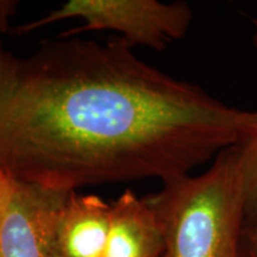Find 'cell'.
<instances>
[{"instance_id": "obj_5", "label": "cell", "mask_w": 257, "mask_h": 257, "mask_svg": "<svg viewBox=\"0 0 257 257\" xmlns=\"http://www.w3.org/2000/svg\"><path fill=\"white\" fill-rule=\"evenodd\" d=\"M111 204L94 194L70 192L57 218L54 252L61 257H102Z\"/></svg>"}, {"instance_id": "obj_9", "label": "cell", "mask_w": 257, "mask_h": 257, "mask_svg": "<svg viewBox=\"0 0 257 257\" xmlns=\"http://www.w3.org/2000/svg\"><path fill=\"white\" fill-rule=\"evenodd\" d=\"M17 3L12 0H0V30L6 31L9 29L10 18L15 16Z\"/></svg>"}, {"instance_id": "obj_10", "label": "cell", "mask_w": 257, "mask_h": 257, "mask_svg": "<svg viewBox=\"0 0 257 257\" xmlns=\"http://www.w3.org/2000/svg\"><path fill=\"white\" fill-rule=\"evenodd\" d=\"M252 23V46L255 47V49L257 51V18H252L251 19Z\"/></svg>"}, {"instance_id": "obj_1", "label": "cell", "mask_w": 257, "mask_h": 257, "mask_svg": "<svg viewBox=\"0 0 257 257\" xmlns=\"http://www.w3.org/2000/svg\"><path fill=\"white\" fill-rule=\"evenodd\" d=\"M257 111L226 105L161 72L123 38L43 41L28 56L0 46V170L70 193L188 175L255 134Z\"/></svg>"}, {"instance_id": "obj_3", "label": "cell", "mask_w": 257, "mask_h": 257, "mask_svg": "<svg viewBox=\"0 0 257 257\" xmlns=\"http://www.w3.org/2000/svg\"><path fill=\"white\" fill-rule=\"evenodd\" d=\"M66 19H81L82 25L59 37H73L87 31L110 30L123 35L131 47L163 50L187 35L193 19L192 8L185 2L157 0H69L54 11L16 29L25 35Z\"/></svg>"}, {"instance_id": "obj_8", "label": "cell", "mask_w": 257, "mask_h": 257, "mask_svg": "<svg viewBox=\"0 0 257 257\" xmlns=\"http://www.w3.org/2000/svg\"><path fill=\"white\" fill-rule=\"evenodd\" d=\"M238 257H257V211L246 214Z\"/></svg>"}, {"instance_id": "obj_6", "label": "cell", "mask_w": 257, "mask_h": 257, "mask_svg": "<svg viewBox=\"0 0 257 257\" xmlns=\"http://www.w3.org/2000/svg\"><path fill=\"white\" fill-rule=\"evenodd\" d=\"M159 220L144 198L126 189L111 204L110 229L102 257H162Z\"/></svg>"}, {"instance_id": "obj_11", "label": "cell", "mask_w": 257, "mask_h": 257, "mask_svg": "<svg viewBox=\"0 0 257 257\" xmlns=\"http://www.w3.org/2000/svg\"><path fill=\"white\" fill-rule=\"evenodd\" d=\"M50 257H61V256H59V255H57V253H55V252H54V253H53V255H51Z\"/></svg>"}, {"instance_id": "obj_2", "label": "cell", "mask_w": 257, "mask_h": 257, "mask_svg": "<svg viewBox=\"0 0 257 257\" xmlns=\"http://www.w3.org/2000/svg\"><path fill=\"white\" fill-rule=\"evenodd\" d=\"M144 199L162 231V257L239 256L246 200L238 147L221 152L201 174L163 182Z\"/></svg>"}, {"instance_id": "obj_4", "label": "cell", "mask_w": 257, "mask_h": 257, "mask_svg": "<svg viewBox=\"0 0 257 257\" xmlns=\"http://www.w3.org/2000/svg\"><path fill=\"white\" fill-rule=\"evenodd\" d=\"M69 193L10 178L0 170V257H50Z\"/></svg>"}, {"instance_id": "obj_7", "label": "cell", "mask_w": 257, "mask_h": 257, "mask_svg": "<svg viewBox=\"0 0 257 257\" xmlns=\"http://www.w3.org/2000/svg\"><path fill=\"white\" fill-rule=\"evenodd\" d=\"M238 154L248 214L257 211V127L255 134L238 147Z\"/></svg>"}]
</instances>
